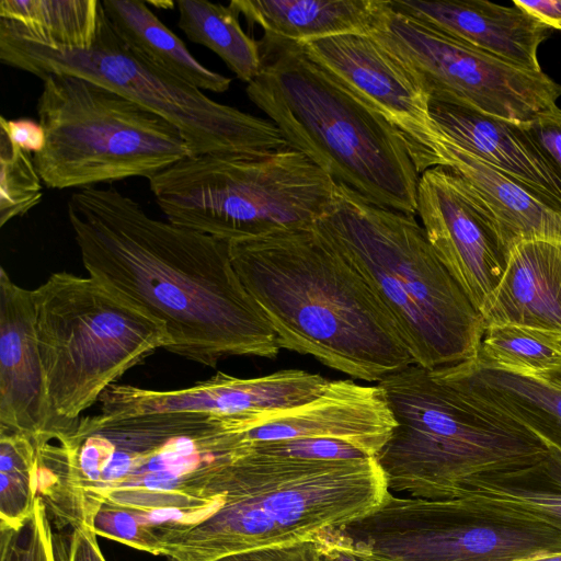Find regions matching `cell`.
Here are the masks:
<instances>
[{"label":"cell","instance_id":"cell-40","mask_svg":"<svg viewBox=\"0 0 561 561\" xmlns=\"http://www.w3.org/2000/svg\"><path fill=\"white\" fill-rule=\"evenodd\" d=\"M513 4L547 27L561 31V0H514Z\"/></svg>","mask_w":561,"mask_h":561},{"label":"cell","instance_id":"cell-9","mask_svg":"<svg viewBox=\"0 0 561 561\" xmlns=\"http://www.w3.org/2000/svg\"><path fill=\"white\" fill-rule=\"evenodd\" d=\"M33 302L48 401L68 433L128 369L171 344L161 321L90 275L53 273Z\"/></svg>","mask_w":561,"mask_h":561},{"label":"cell","instance_id":"cell-17","mask_svg":"<svg viewBox=\"0 0 561 561\" xmlns=\"http://www.w3.org/2000/svg\"><path fill=\"white\" fill-rule=\"evenodd\" d=\"M0 432L25 435L39 448L68 434L54 415L35 331L33 290L0 268Z\"/></svg>","mask_w":561,"mask_h":561},{"label":"cell","instance_id":"cell-26","mask_svg":"<svg viewBox=\"0 0 561 561\" xmlns=\"http://www.w3.org/2000/svg\"><path fill=\"white\" fill-rule=\"evenodd\" d=\"M101 0H2L0 32L53 49H88L100 24Z\"/></svg>","mask_w":561,"mask_h":561},{"label":"cell","instance_id":"cell-18","mask_svg":"<svg viewBox=\"0 0 561 561\" xmlns=\"http://www.w3.org/2000/svg\"><path fill=\"white\" fill-rule=\"evenodd\" d=\"M244 425L252 443L330 438L350 443L375 458L390 437L396 421L378 386L335 380L301 405L244 415Z\"/></svg>","mask_w":561,"mask_h":561},{"label":"cell","instance_id":"cell-23","mask_svg":"<svg viewBox=\"0 0 561 561\" xmlns=\"http://www.w3.org/2000/svg\"><path fill=\"white\" fill-rule=\"evenodd\" d=\"M436 379L507 414L561 455V388L525 371L472 358L431 370Z\"/></svg>","mask_w":561,"mask_h":561},{"label":"cell","instance_id":"cell-27","mask_svg":"<svg viewBox=\"0 0 561 561\" xmlns=\"http://www.w3.org/2000/svg\"><path fill=\"white\" fill-rule=\"evenodd\" d=\"M180 30L193 43L214 51L243 82L261 72L263 58L259 41L241 27L238 10L205 0H179Z\"/></svg>","mask_w":561,"mask_h":561},{"label":"cell","instance_id":"cell-13","mask_svg":"<svg viewBox=\"0 0 561 561\" xmlns=\"http://www.w3.org/2000/svg\"><path fill=\"white\" fill-rule=\"evenodd\" d=\"M420 80L430 100L525 125L557 106L561 84L393 10L386 1L368 33Z\"/></svg>","mask_w":561,"mask_h":561},{"label":"cell","instance_id":"cell-10","mask_svg":"<svg viewBox=\"0 0 561 561\" xmlns=\"http://www.w3.org/2000/svg\"><path fill=\"white\" fill-rule=\"evenodd\" d=\"M41 80L36 111L46 144L34 162L46 187L149 180L192 156L174 125L126 96L73 75Z\"/></svg>","mask_w":561,"mask_h":561},{"label":"cell","instance_id":"cell-39","mask_svg":"<svg viewBox=\"0 0 561 561\" xmlns=\"http://www.w3.org/2000/svg\"><path fill=\"white\" fill-rule=\"evenodd\" d=\"M0 130L5 133L16 147L35 156L46 144V134L39 122L22 117L8 119L0 117Z\"/></svg>","mask_w":561,"mask_h":561},{"label":"cell","instance_id":"cell-6","mask_svg":"<svg viewBox=\"0 0 561 561\" xmlns=\"http://www.w3.org/2000/svg\"><path fill=\"white\" fill-rule=\"evenodd\" d=\"M316 226L388 309L414 364L436 370L478 356L482 318L439 261L415 215L335 184Z\"/></svg>","mask_w":561,"mask_h":561},{"label":"cell","instance_id":"cell-35","mask_svg":"<svg viewBox=\"0 0 561 561\" xmlns=\"http://www.w3.org/2000/svg\"><path fill=\"white\" fill-rule=\"evenodd\" d=\"M255 453L272 457L311 461H340L374 458L358 447L337 439L299 438L253 443Z\"/></svg>","mask_w":561,"mask_h":561},{"label":"cell","instance_id":"cell-29","mask_svg":"<svg viewBox=\"0 0 561 561\" xmlns=\"http://www.w3.org/2000/svg\"><path fill=\"white\" fill-rule=\"evenodd\" d=\"M477 358L492 367L539 373L561 359V340L528 327L491 324L484 328Z\"/></svg>","mask_w":561,"mask_h":561},{"label":"cell","instance_id":"cell-32","mask_svg":"<svg viewBox=\"0 0 561 561\" xmlns=\"http://www.w3.org/2000/svg\"><path fill=\"white\" fill-rule=\"evenodd\" d=\"M0 227L41 203L43 180L34 156L16 147L0 130Z\"/></svg>","mask_w":561,"mask_h":561},{"label":"cell","instance_id":"cell-8","mask_svg":"<svg viewBox=\"0 0 561 561\" xmlns=\"http://www.w3.org/2000/svg\"><path fill=\"white\" fill-rule=\"evenodd\" d=\"M148 181L167 220L228 242L312 227L335 191L293 146L188 156Z\"/></svg>","mask_w":561,"mask_h":561},{"label":"cell","instance_id":"cell-36","mask_svg":"<svg viewBox=\"0 0 561 561\" xmlns=\"http://www.w3.org/2000/svg\"><path fill=\"white\" fill-rule=\"evenodd\" d=\"M214 561H321L319 538L224 556Z\"/></svg>","mask_w":561,"mask_h":561},{"label":"cell","instance_id":"cell-24","mask_svg":"<svg viewBox=\"0 0 561 561\" xmlns=\"http://www.w3.org/2000/svg\"><path fill=\"white\" fill-rule=\"evenodd\" d=\"M385 0H233L249 25L263 30V41L302 44L345 35L368 34Z\"/></svg>","mask_w":561,"mask_h":561},{"label":"cell","instance_id":"cell-3","mask_svg":"<svg viewBox=\"0 0 561 561\" xmlns=\"http://www.w3.org/2000/svg\"><path fill=\"white\" fill-rule=\"evenodd\" d=\"M389 492L375 458L311 461L252 451L220 471L201 506L156 525L161 556L214 561L227 554L319 538L366 515Z\"/></svg>","mask_w":561,"mask_h":561},{"label":"cell","instance_id":"cell-12","mask_svg":"<svg viewBox=\"0 0 561 561\" xmlns=\"http://www.w3.org/2000/svg\"><path fill=\"white\" fill-rule=\"evenodd\" d=\"M382 561H523L561 552V529L481 495L397 497L324 534Z\"/></svg>","mask_w":561,"mask_h":561},{"label":"cell","instance_id":"cell-15","mask_svg":"<svg viewBox=\"0 0 561 561\" xmlns=\"http://www.w3.org/2000/svg\"><path fill=\"white\" fill-rule=\"evenodd\" d=\"M416 204L433 250L479 311L505 268L507 251L495 222L447 167L420 174Z\"/></svg>","mask_w":561,"mask_h":561},{"label":"cell","instance_id":"cell-30","mask_svg":"<svg viewBox=\"0 0 561 561\" xmlns=\"http://www.w3.org/2000/svg\"><path fill=\"white\" fill-rule=\"evenodd\" d=\"M37 448L18 433L0 432V524L21 526L36 497Z\"/></svg>","mask_w":561,"mask_h":561},{"label":"cell","instance_id":"cell-19","mask_svg":"<svg viewBox=\"0 0 561 561\" xmlns=\"http://www.w3.org/2000/svg\"><path fill=\"white\" fill-rule=\"evenodd\" d=\"M397 12L526 70H542L540 44L551 28L513 4L485 0H389Z\"/></svg>","mask_w":561,"mask_h":561},{"label":"cell","instance_id":"cell-4","mask_svg":"<svg viewBox=\"0 0 561 561\" xmlns=\"http://www.w3.org/2000/svg\"><path fill=\"white\" fill-rule=\"evenodd\" d=\"M58 443L84 493L89 526L104 503L147 524L179 522L201 506L220 471L253 448L241 416L203 412H101L80 417Z\"/></svg>","mask_w":561,"mask_h":561},{"label":"cell","instance_id":"cell-37","mask_svg":"<svg viewBox=\"0 0 561 561\" xmlns=\"http://www.w3.org/2000/svg\"><path fill=\"white\" fill-rule=\"evenodd\" d=\"M524 127L561 173V108L553 106L538 114Z\"/></svg>","mask_w":561,"mask_h":561},{"label":"cell","instance_id":"cell-41","mask_svg":"<svg viewBox=\"0 0 561 561\" xmlns=\"http://www.w3.org/2000/svg\"><path fill=\"white\" fill-rule=\"evenodd\" d=\"M319 539L321 542V561H382L324 535H321Z\"/></svg>","mask_w":561,"mask_h":561},{"label":"cell","instance_id":"cell-42","mask_svg":"<svg viewBox=\"0 0 561 561\" xmlns=\"http://www.w3.org/2000/svg\"><path fill=\"white\" fill-rule=\"evenodd\" d=\"M525 373H527V371H525ZM529 374H533V375L543 379L545 381L561 388V359L556 365H553L552 367H550L548 369H545L539 373H529Z\"/></svg>","mask_w":561,"mask_h":561},{"label":"cell","instance_id":"cell-43","mask_svg":"<svg viewBox=\"0 0 561 561\" xmlns=\"http://www.w3.org/2000/svg\"><path fill=\"white\" fill-rule=\"evenodd\" d=\"M523 561H561V552L560 553L550 554V556H545V557L523 560Z\"/></svg>","mask_w":561,"mask_h":561},{"label":"cell","instance_id":"cell-11","mask_svg":"<svg viewBox=\"0 0 561 561\" xmlns=\"http://www.w3.org/2000/svg\"><path fill=\"white\" fill-rule=\"evenodd\" d=\"M0 60L38 78L67 73L102 84L174 125L192 156L290 146L270 119L210 99L134 48L104 8L90 48L57 50L0 32Z\"/></svg>","mask_w":561,"mask_h":561},{"label":"cell","instance_id":"cell-25","mask_svg":"<svg viewBox=\"0 0 561 561\" xmlns=\"http://www.w3.org/2000/svg\"><path fill=\"white\" fill-rule=\"evenodd\" d=\"M118 34L150 60L199 90L222 93L231 79L199 62L186 45L151 11L146 1L102 0Z\"/></svg>","mask_w":561,"mask_h":561},{"label":"cell","instance_id":"cell-33","mask_svg":"<svg viewBox=\"0 0 561 561\" xmlns=\"http://www.w3.org/2000/svg\"><path fill=\"white\" fill-rule=\"evenodd\" d=\"M0 561H56L51 523L38 496L23 525L0 524Z\"/></svg>","mask_w":561,"mask_h":561},{"label":"cell","instance_id":"cell-31","mask_svg":"<svg viewBox=\"0 0 561 561\" xmlns=\"http://www.w3.org/2000/svg\"><path fill=\"white\" fill-rule=\"evenodd\" d=\"M36 490L51 525L73 528L87 524L84 493L59 443L37 448Z\"/></svg>","mask_w":561,"mask_h":561},{"label":"cell","instance_id":"cell-20","mask_svg":"<svg viewBox=\"0 0 561 561\" xmlns=\"http://www.w3.org/2000/svg\"><path fill=\"white\" fill-rule=\"evenodd\" d=\"M430 108L447 138L561 209V173L524 125L443 102L431 101Z\"/></svg>","mask_w":561,"mask_h":561},{"label":"cell","instance_id":"cell-21","mask_svg":"<svg viewBox=\"0 0 561 561\" xmlns=\"http://www.w3.org/2000/svg\"><path fill=\"white\" fill-rule=\"evenodd\" d=\"M479 313L484 328L517 324L561 340V240L515 243L507 252L500 283Z\"/></svg>","mask_w":561,"mask_h":561},{"label":"cell","instance_id":"cell-28","mask_svg":"<svg viewBox=\"0 0 561 561\" xmlns=\"http://www.w3.org/2000/svg\"><path fill=\"white\" fill-rule=\"evenodd\" d=\"M465 495L504 501L561 529V455L549 449L535 465L471 478L457 493Z\"/></svg>","mask_w":561,"mask_h":561},{"label":"cell","instance_id":"cell-5","mask_svg":"<svg viewBox=\"0 0 561 561\" xmlns=\"http://www.w3.org/2000/svg\"><path fill=\"white\" fill-rule=\"evenodd\" d=\"M263 67L249 100L335 184L416 214L420 173L396 127L316 64L299 44L259 41Z\"/></svg>","mask_w":561,"mask_h":561},{"label":"cell","instance_id":"cell-14","mask_svg":"<svg viewBox=\"0 0 561 561\" xmlns=\"http://www.w3.org/2000/svg\"><path fill=\"white\" fill-rule=\"evenodd\" d=\"M306 55L382 115L403 137L421 174L440 165L443 133L415 75L370 34L299 44Z\"/></svg>","mask_w":561,"mask_h":561},{"label":"cell","instance_id":"cell-16","mask_svg":"<svg viewBox=\"0 0 561 561\" xmlns=\"http://www.w3.org/2000/svg\"><path fill=\"white\" fill-rule=\"evenodd\" d=\"M330 380L319 374L285 369L239 378L218 371L191 387L150 390L114 383L101 397V412L149 414L203 412L226 416L255 415L288 410L317 398Z\"/></svg>","mask_w":561,"mask_h":561},{"label":"cell","instance_id":"cell-1","mask_svg":"<svg viewBox=\"0 0 561 561\" xmlns=\"http://www.w3.org/2000/svg\"><path fill=\"white\" fill-rule=\"evenodd\" d=\"M67 215L89 275L161 321L167 351L213 368L229 356L278 355L228 241L152 218L112 185L73 193Z\"/></svg>","mask_w":561,"mask_h":561},{"label":"cell","instance_id":"cell-34","mask_svg":"<svg viewBox=\"0 0 561 561\" xmlns=\"http://www.w3.org/2000/svg\"><path fill=\"white\" fill-rule=\"evenodd\" d=\"M96 536H102L154 556H161V545L154 527L144 522L137 512L102 504L90 524Z\"/></svg>","mask_w":561,"mask_h":561},{"label":"cell","instance_id":"cell-7","mask_svg":"<svg viewBox=\"0 0 561 561\" xmlns=\"http://www.w3.org/2000/svg\"><path fill=\"white\" fill-rule=\"evenodd\" d=\"M377 386L396 421L375 456L389 491L455 499L469 479L535 465L549 451L523 424L420 365Z\"/></svg>","mask_w":561,"mask_h":561},{"label":"cell","instance_id":"cell-2","mask_svg":"<svg viewBox=\"0 0 561 561\" xmlns=\"http://www.w3.org/2000/svg\"><path fill=\"white\" fill-rule=\"evenodd\" d=\"M229 249L280 348L366 381L414 364L388 309L316 225Z\"/></svg>","mask_w":561,"mask_h":561},{"label":"cell","instance_id":"cell-22","mask_svg":"<svg viewBox=\"0 0 561 561\" xmlns=\"http://www.w3.org/2000/svg\"><path fill=\"white\" fill-rule=\"evenodd\" d=\"M438 151L440 165L449 168L492 217L507 252L523 240H561V209L548 199L444 134Z\"/></svg>","mask_w":561,"mask_h":561},{"label":"cell","instance_id":"cell-38","mask_svg":"<svg viewBox=\"0 0 561 561\" xmlns=\"http://www.w3.org/2000/svg\"><path fill=\"white\" fill-rule=\"evenodd\" d=\"M53 545L56 561H106L95 533L85 523L71 528L66 543L53 533Z\"/></svg>","mask_w":561,"mask_h":561}]
</instances>
